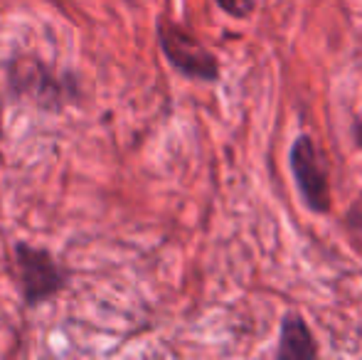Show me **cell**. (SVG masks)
<instances>
[{
    "mask_svg": "<svg viewBox=\"0 0 362 360\" xmlns=\"http://www.w3.org/2000/svg\"><path fill=\"white\" fill-rule=\"evenodd\" d=\"M288 166L305 207L313 212L330 210V185L325 166L310 136H298L288 151Z\"/></svg>",
    "mask_w": 362,
    "mask_h": 360,
    "instance_id": "2",
    "label": "cell"
},
{
    "mask_svg": "<svg viewBox=\"0 0 362 360\" xmlns=\"http://www.w3.org/2000/svg\"><path fill=\"white\" fill-rule=\"evenodd\" d=\"M355 139H358V144L362 146V124L355 126Z\"/></svg>",
    "mask_w": 362,
    "mask_h": 360,
    "instance_id": "7",
    "label": "cell"
},
{
    "mask_svg": "<svg viewBox=\"0 0 362 360\" xmlns=\"http://www.w3.org/2000/svg\"><path fill=\"white\" fill-rule=\"evenodd\" d=\"M219 8L224 10L227 15H232V18H249V15L254 13V8H257V0H215Z\"/></svg>",
    "mask_w": 362,
    "mask_h": 360,
    "instance_id": "5",
    "label": "cell"
},
{
    "mask_svg": "<svg viewBox=\"0 0 362 360\" xmlns=\"http://www.w3.org/2000/svg\"><path fill=\"white\" fill-rule=\"evenodd\" d=\"M279 358L308 360L318 356V346L313 341V333L308 331L305 321L296 313H288L281 323V338H279Z\"/></svg>",
    "mask_w": 362,
    "mask_h": 360,
    "instance_id": "4",
    "label": "cell"
},
{
    "mask_svg": "<svg viewBox=\"0 0 362 360\" xmlns=\"http://www.w3.org/2000/svg\"><path fill=\"white\" fill-rule=\"evenodd\" d=\"M348 225L362 232V192H360L358 200L353 202V207H350V212H348Z\"/></svg>",
    "mask_w": 362,
    "mask_h": 360,
    "instance_id": "6",
    "label": "cell"
},
{
    "mask_svg": "<svg viewBox=\"0 0 362 360\" xmlns=\"http://www.w3.org/2000/svg\"><path fill=\"white\" fill-rule=\"evenodd\" d=\"M158 42L165 59L187 79L195 82H215L219 77V64L215 54L182 25L163 18L158 20Z\"/></svg>",
    "mask_w": 362,
    "mask_h": 360,
    "instance_id": "1",
    "label": "cell"
},
{
    "mask_svg": "<svg viewBox=\"0 0 362 360\" xmlns=\"http://www.w3.org/2000/svg\"><path fill=\"white\" fill-rule=\"evenodd\" d=\"M18 269L23 281V296L28 303L45 301L64 286L62 267L49 257V252L37 247H18Z\"/></svg>",
    "mask_w": 362,
    "mask_h": 360,
    "instance_id": "3",
    "label": "cell"
}]
</instances>
